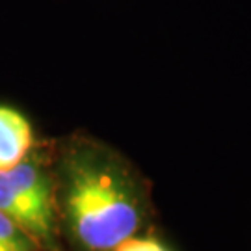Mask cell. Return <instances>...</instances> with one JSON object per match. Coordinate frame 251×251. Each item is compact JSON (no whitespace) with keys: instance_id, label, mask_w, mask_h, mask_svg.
I'll return each instance as SVG.
<instances>
[{"instance_id":"1","label":"cell","mask_w":251,"mask_h":251,"mask_svg":"<svg viewBox=\"0 0 251 251\" xmlns=\"http://www.w3.org/2000/svg\"><path fill=\"white\" fill-rule=\"evenodd\" d=\"M60 175L58 214L80 251H114L138 233L147 201L119 154L93 140H75L63 154Z\"/></svg>"},{"instance_id":"2","label":"cell","mask_w":251,"mask_h":251,"mask_svg":"<svg viewBox=\"0 0 251 251\" xmlns=\"http://www.w3.org/2000/svg\"><path fill=\"white\" fill-rule=\"evenodd\" d=\"M0 212L15 222L39 250H58V216L47 214L37 208L26 196L11 186L4 175H0Z\"/></svg>"},{"instance_id":"3","label":"cell","mask_w":251,"mask_h":251,"mask_svg":"<svg viewBox=\"0 0 251 251\" xmlns=\"http://www.w3.org/2000/svg\"><path fill=\"white\" fill-rule=\"evenodd\" d=\"M34 144L32 125L19 110L0 104V173L25 160Z\"/></svg>"},{"instance_id":"4","label":"cell","mask_w":251,"mask_h":251,"mask_svg":"<svg viewBox=\"0 0 251 251\" xmlns=\"http://www.w3.org/2000/svg\"><path fill=\"white\" fill-rule=\"evenodd\" d=\"M0 251H39V248L15 222L0 212Z\"/></svg>"},{"instance_id":"5","label":"cell","mask_w":251,"mask_h":251,"mask_svg":"<svg viewBox=\"0 0 251 251\" xmlns=\"http://www.w3.org/2000/svg\"><path fill=\"white\" fill-rule=\"evenodd\" d=\"M114 251H170L160 240L151 238V236H144V238H138V236H130L117 246Z\"/></svg>"}]
</instances>
